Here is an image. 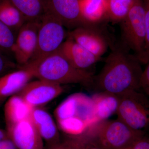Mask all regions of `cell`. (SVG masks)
I'll return each mask as SVG.
<instances>
[{
    "instance_id": "1",
    "label": "cell",
    "mask_w": 149,
    "mask_h": 149,
    "mask_svg": "<svg viewBox=\"0 0 149 149\" xmlns=\"http://www.w3.org/2000/svg\"><path fill=\"white\" fill-rule=\"evenodd\" d=\"M141 63L135 55L123 45L113 47L106 58L102 69L94 76L92 88L98 92L119 96L139 90L143 70Z\"/></svg>"
},
{
    "instance_id": "24",
    "label": "cell",
    "mask_w": 149,
    "mask_h": 149,
    "mask_svg": "<svg viewBox=\"0 0 149 149\" xmlns=\"http://www.w3.org/2000/svg\"><path fill=\"white\" fill-rule=\"evenodd\" d=\"M139 90L149 97V61L143 70L140 80Z\"/></svg>"
},
{
    "instance_id": "20",
    "label": "cell",
    "mask_w": 149,
    "mask_h": 149,
    "mask_svg": "<svg viewBox=\"0 0 149 149\" xmlns=\"http://www.w3.org/2000/svg\"><path fill=\"white\" fill-rule=\"evenodd\" d=\"M0 21L12 31H19L26 22L10 0H0Z\"/></svg>"
},
{
    "instance_id": "22",
    "label": "cell",
    "mask_w": 149,
    "mask_h": 149,
    "mask_svg": "<svg viewBox=\"0 0 149 149\" xmlns=\"http://www.w3.org/2000/svg\"><path fill=\"white\" fill-rule=\"evenodd\" d=\"M15 40L12 30L0 21V50L11 51Z\"/></svg>"
},
{
    "instance_id": "23",
    "label": "cell",
    "mask_w": 149,
    "mask_h": 149,
    "mask_svg": "<svg viewBox=\"0 0 149 149\" xmlns=\"http://www.w3.org/2000/svg\"><path fill=\"white\" fill-rule=\"evenodd\" d=\"M145 12L146 24V42L142 64H147L149 61V0H143Z\"/></svg>"
},
{
    "instance_id": "26",
    "label": "cell",
    "mask_w": 149,
    "mask_h": 149,
    "mask_svg": "<svg viewBox=\"0 0 149 149\" xmlns=\"http://www.w3.org/2000/svg\"><path fill=\"white\" fill-rule=\"evenodd\" d=\"M45 149H82L81 147L74 142L68 141L60 142L57 143L49 145Z\"/></svg>"
},
{
    "instance_id": "8",
    "label": "cell",
    "mask_w": 149,
    "mask_h": 149,
    "mask_svg": "<svg viewBox=\"0 0 149 149\" xmlns=\"http://www.w3.org/2000/svg\"><path fill=\"white\" fill-rule=\"evenodd\" d=\"M40 24V20L26 21L19 30L11 51L21 66L28 63L34 53Z\"/></svg>"
},
{
    "instance_id": "21",
    "label": "cell",
    "mask_w": 149,
    "mask_h": 149,
    "mask_svg": "<svg viewBox=\"0 0 149 149\" xmlns=\"http://www.w3.org/2000/svg\"><path fill=\"white\" fill-rule=\"evenodd\" d=\"M108 20L120 23L127 16L136 0H107Z\"/></svg>"
},
{
    "instance_id": "31",
    "label": "cell",
    "mask_w": 149,
    "mask_h": 149,
    "mask_svg": "<svg viewBox=\"0 0 149 149\" xmlns=\"http://www.w3.org/2000/svg\"><path fill=\"white\" fill-rule=\"evenodd\" d=\"M148 140H149V138H148Z\"/></svg>"
},
{
    "instance_id": "29",
    "label": "cell",
    "mask_w": 149,
    "mask_h": 149,
    "mask_svg": "<svg viewBox=\"0 0 149 149\" xmlns=\"http://www.w3.org/2000/svg\"><path fill=\"white\" fill-rule=\"evenodd\" d=\"M0 149H17L13 143L9 139L0 141Z\"/></svg>"
},
{
    "instance_id": "16",
    "label": "cell",
    "mask_w": 149,
    "mask_h": 149,
    "mask_svg": "<svg viewBox=\"0 0 149 149\" xmlns=\"http://www.w3.org/2000/svg\"><path fill=\"white\" fill-rule=\"evenodd\" d=\"M33 107L17 94L9 98L4 108L6 127L31 118Z\"/></svg>"
},
{
    "instance_id": "10",
    "label": "cell",
    "mask_w": 149,
    "mask_h": 149,
    "mask_svg": "<svg viewBox=\"0 0 149 149\" xmlns=\"http://www.w3.org/2000/svg\"><path fill=\"white\" fill-rule=\"evenodd\" d=\"M6 130L17 149H45L44 141L31 118L6 127Z\"/></svg>"
},
{
    "instance_id": "25",
    "label": "cell",
    "mask_w": 149,
    "mask_h": 149,
    "mask_svg": "<svg viewBox=\"0 0 149 149\" xmlns=\"http://www.w3.org/2000/svg\"><path fill=\"white\" fill-rule=\"evenodd\" d=\"M15 67L16 64L6 57L0 50V77Z\"/></svg>"
},
{
    "instance_id": "14",
    "label": "cell",
    "mask_w": 149,
    "mask_h": 149,
    "mask_svg": "<svg viewBox=\"0 0 149 149\" xmlns=\"http://www.w3.org/2000/svg\"><path fill=\"white\" fill-rule=\"evenodd\" d=\"M33 77V71L24 66L0 77V102L19 93Z\"/></svg>"
},
{
    "instance_id": "7",
    "label": "cell",
    "mask_w": 149,
    "mask_h": 149,
    "mask_svg": "<svg viewBox=\"0 0 149 149\" xmlns=\"http://www.w3.org/2000/svg\"><path fill=\"white\" fill-rule=\"evenodd\" d=\"M54 113L57 121L76 119L83 121L90 127L98 121L92 97L82 93H74L68 97L56 108Z\"/></svg>"
},
{
    "instance_id": "18",
    "label": "cell",
    "mask_w": 149,
    "mask_h": 149,
    "mask_svg": "<svg viewBox=\"0 0 149 149\" xmlns=\"http://www.w3.org/2000/svg\"><path fill=\"white\" fill-rule=\"evenodd\" d=\"M94 110L98 121L107 120L116 113L119 105V96L104 92H98L92 96Z\"/></svg>"
},
{
    "instance_id": "19",
    "label": "cell",
    "mask_w": 149,
    "mask_h": 149,
    "mask_svg": "<svg viewBox=\"0 0 149 149\" xmlns=\"http://www.w3.org/2000/svg\"><path fill=\"white\" fill-rule=\"evenodd\" d=\"M26 21L40 20L47 10V0H10Z\"/></svg>"
},
{
    "instance_id": "27",
    "label": "cell",
    "mask_w": 149,
    "mask_h": 149,
    "mask_svg": "<svg viewBox=\"0 0 149 149\" xmlns=\"http://www.w3.org/2000/svg\"><path fill=\"white\" fill-rule=\"evenodd\" d=\"M120 149H149V140L146 136Z\"/></svg>"
},
{
    "instance_id": "6",
    "label": "cell",
    "mask_w": 149,
    "mask_h": 149,
    "mask_svg": "<svg viewBox=\"0 0 149 149\" xmlns=\"http://www.w3.org/2000/svg\"><path fill=\"white\" fill-rule=\"evenodd\" d=\"M122 45L133 51L142 64L146 42L143 0H136L125 18L120 22Z\"/></svg>"
},
{
    "instance_id": "3",
    "label": "cell",
    "mask_w": 149,
    "mask_h": 149,
    "mask_svg": "<svg viewBox=\"0 0 149 149\" xmlns=\"http://www.w3.org/2000/svg\"><path fill=\"white\" fill-rule=\"evenodd\" d=\"M146 136L117 118L96 122L88 128L83 139L94 141L102 149H120Z\"/></svg>"
},
{
    "instance_id": "15",
    "label": "cell",
    "mask_w": 149,
    "mask_h": 149,
    "mask_svg": "<svg viewBox=\"0 0 149 149\" xmlns=\"http://www.w3.org/2000/svg\"><path fill=\"white\" fill-rule=\"evenodd\" d=\"M31 119L47 146L60 142L58 127L47 111L40 107L33 108Z\"/></svg>"
},
{
    "instance_id": "13",
    "label": "cell",
    "mask_w": 149,
    "mask_h": 149,
    "mask_svg": "<svg viewBox=\"0 0 149 149\" xmlns=\"http://www.w3.org/2000/svg\"><path fill=\"white\" fill-rule=\"evenodd\" d=\"M59 49L73 66L83 70H87L102 59L69 37L63 43Z\"/></svg>"
},
{
    "instance_id": "4",
    "label": "cell",
    "mask_w": 149,
    "mask_h": 149,
    "mask_svg": "<svg viewBox=\"0 0 149 149\" xmlns=\"http://www.w3.org/2000/svg\"><path fill=\"white\" fill-rule=\"evenodd\" d=\"M64 27L57 17L47 11L40 19L34 53L28 63L24 65L34 67L57 51L65 38Z\"/></svg>"
},
{
    "instance_id": "17",
    "label": "cell",
    "mask_w": 149,
    "mask_h": 149,
    "mask_svg": "<svg viewBox=\"0 0 149 149\" xmlns=\"http://www.w3.org/2000/svg\"><path fill=\"white\" fill-rule=\"evenodd\" d=\"M80 4L85 25L97 26L108 20L107 0H80Z\"/></svg>"
},
{
    "instance_id": "5",
    "label": "cell",
    "mask_w": 149,
    "mask_h": 149,
    "mask_svg": "<svg viewBox=\"0 0 149 149\" xmlns=\"http://www.w3.org/2000/svg\"><path fill=\"white\" fill-rule=\"evenodd\" d=\"M119 96L118 118L133 130L149 133V97L134 90Z\"/></svg>"
},
{
    "instance_id": "2",
    "label": "cell",
    "mask_w": 149,
    "mask_h": 149,
    "mask_svg": "<svg viewBox=\"0 0 149 149\" xmlns=\"http://www.w3.org/2000/svg\"><path fill=\"white\" fill-rule=\"evenodd\" d=\"M27 67L33 71L34 77L39 80L61 85L79 84L88 88L93 87L94 77L93 73L74 67L59 49L36 66Z\"/></svg>"
},
{
    "instance_id": "30",
    "label": "cell",
    "mask_w": 149,
    "mask_h": 149,
    "mask_svg": "<svg viewBox=\"0 0 149 149\" xmlns=\"http://www.w3.org/2000/svg\"><path fill=\"white\" fill-rule=\"evenodd\" d=\"M6 139H8L6 131L0 128V141Z\"/></svg>"
},
{
    "instance_id": "28",
    "label": "cell",
    "mask_w": 149,
    "mask_h": 149,
    "mask_svg": "<svg viewBox=\"0 0 149 149\" xmlns=\"http://www.w3.org/2000/svg\"><path fill=\"white\" fill-rule=\"evenodd\" d=\"M74 142L81 147L82 149H102L94 141L90 140Z\"/></svg>"
},
{
    "instance_id": "9",
    "label": "cell",
    "mask_w": 149,
    "mask_h": 149,
    "mask_svg": "<svg viewBox=\"0 0 149 149\" xmlns=\"http://www.w3.org/2000/svg\"><path fill=\"white\" fill-rule=\"evenodd\" d=\"M61 85L39 80L29 82L17 95L33 108L47 104L63 93Z\"/></svg>"
},
{
    "instance_id": "12",
    "label": "cell",
    "mask_w": 149,
    "mask_h": 149,
    "mask_svg": "<svg viewBox=\"0 0 149 149\" xmlns=\"http://www.w3.org/2000/svg\"><path fill=\"white\" fill-rule=\"evenodd\" d=\"M61 22L64 27L85 25L80 10V0H47V10Z\"/></svg>"
},
{
    "instance_id": "11",
    "label": "cell",
    "mask_w": 149,
    "mask_h": 149,
    "mask_svg": "<svg viewBox=\"0 0 149 149\" xmlns=\"http://www.w3.org/2000/svg\"><path fill=\"white\" fill-rule=\"evenodd\" d=\"M97 26L84 25L72 29L68 33V37L95 55L101 57L110 45L107 37Z\"/></svg>"
}]
</instances>
